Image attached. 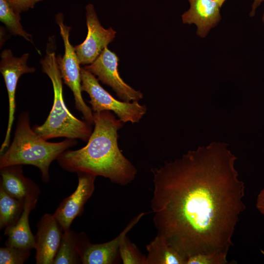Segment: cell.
Returning a JSON list of instances; mask_svg holds the SVG:
<instances>
[{"label":"cell","mask_w":264,"mask_h":264,"mask_svg":"<svg viewBox=\"0 0 264 264\" xmlns=\"http://www.w3.org/2000/svg\"><path fill=\"white\" fill-rule=\"evenodd\" d=\"M62 13L55 15V21L59 27L65 46L64 55L62 57L60 55L57 56L59 69L64 83L73 94L75 108L82 113L86 121L92 125H94L93 112L86 104L82 95L81 64L74 47L69 41V32L71 28L64 23Z\"/></svg>","instance_id":"6"},{"label":"cell","mask_w":264,"mask_h":264,"mask_svg":"<svg viewBox=\"0 0 264 264\" xmlns=\"http://www.w3.org/2000/svg\"><path fill=\"white\" fill-rule=\"evenodd\" d=\"M264 1V0H254L252 5L251 10L249 13L250 17H253L256 12V10L258 8L261 4Z\"/></svg>","instance_id":"25"},{"label":"cell","mask_w":264,"mask_h":264,"mask_svg":"<svg viewBox=\"0 0 264 264\" xmlns=\"http://www.w3.org/2000/svg\"><path fill=\"white\" fill-rule=\"evenodd\" d=\"M119 254L124 264H146V256L141 253L127 236L120 243Z\"/></svg>","instance_id":"20"},{"label":"cell","mask_w":264,"mask_h":264,"mask_svg":"<svg viewBox=\"0 0 264 264\" xmlns=\"http://www.w3.org/2000/svg\"><path fill=\"white\" fill-rule=\"evenodd\" d=\"M30 256V250L12 246L0 247V264H22Z\"/></svg>","instance_id":"21"},{"label":"cell","mask_w":264,"mask_h":264,"mask_svg":"<svg viewBox=\"0 0 264 264\" xmlns=\"http://www.w3.org/2000/svg\"><path fill=\"white\" fill-rule=\"evenodd\" d=\"M262 21L263 22V23H264V13L263 15V17H262Z\"/></svg>","instance_id":"27"},{"label":"cell","mask_w":264,"mask_h":264,"mask_svg":"<svg viewBox=\"0 0 264 264\" xmlns=\"http://www.w3.org/2000/svg\"><path fill=\"white\" fill-rule=\"evenodd\" d=\"M227 144L213 142L153 168L151 208L157 235L185 258L227 255L245 186Z\"/></svg>","instance_id":"1"},{"label":"cell","mask_w":264,"mask_h":264,"mask_svg":"<svg viewBox=\"0 0 264 264\" xmlns=\"http://www.w3.org/2000/svg\"><path fill=\"white\" fill-rule=\"evenodd\" d=\"M78 182L73 193L65 198L53 214L63 231L70 228L73 220L81 216L84 205L95 189L96 176L87 173H77Z\"/></svg>","instance_id":"11"},{"label":"cell","mask_w":264,"mask_h":264,"mask_svg":"<svg viewBox=\"0 0 264 264\" xmlns=\"http://www.w3.org/2000/svg\"><path fill=\"white\" fill-rule=\"evenodd\" d=\"M146 264H186V258L161 236L156 235L146 245Z\"/></svg>","instance_id":"16"},{"label":"cell","mask_w":264,"mask_h":264,"mask_svg":"<svg viewBox=\"0 0 264 264\" xmlns=\"http://www.w3.org/2000/svg\"><path fill=\"white\" fill-rule=\"evenodd\" d=\"M35 236L36 264H53L61 242L63 230L53 214H44L37 224Z\"/></svg>","instance_id":"12"},{"label":"cell","mask_w":264,"mask_h":264,"mask_svg":"<svg viewBox=\"0 0 264 264\" xmlns=\"http://www.w3.org/2000/svg\"><path fill=\"white\" fill-rule=\"evenodd\" d=\"M93 117L94 128L87 144L78 150H66L57 160L66 171L101 176L113 183L127 185L134 179L137 171L118 145V131L123 122L109 110L93 112Z\"/></svg>","instance_id":"2"},{"label":"cell","mask_w":264,"mask_h":264,"mask_svg":"<svg viewBox=\"0 0 264 264\" xmlns=\"http://www.w3.org/2000/svg\"><path fill=\"white\" fill-rule=\"evenodd\" d=\"M77 144V139H66L50 142L41 137L30 127L29 113L20 114L13 141L0 156V168L15 165H31L40 170L42 180L50 181L49 167L69 148Z\"/></svg>","instance_id":"3"},{"label":"cell","mask_w":264,"mask_h":264,"mask_svg":"<svg viewBox=\"0 0 264 264\" xmlns=\"http://www.w3.org/2000/svg\"><path fill=\"white\" fill-rule=\"evenodd\" d=\"M29 54L20 57L14 56L10 49L3 50L0 54V71L6 88L9 102V115L5 138L0 149V154L9 146L11 130L15 119L16 110L15 93L20 77L24 74L32 73L35 68L29 67L27 63Z\"/></svg>","instance_id":"7"},{"label":"cell","mask_w":264,"mask_h":264,"mask_svg":"<svg viewBox=\"0 0 264 264\" xmlns=\"http://www.w3.org/2000/svg\"><path fill=\"white\" fill-rule=\"evenodd\" d=\"M13 9L17 12L26 11L33 8L35 5L43 0H6Z\"/></svg>","instance_id":"23"},{"label":"cell","mask_w":264,"mask_h":264,"mask_svg":"<svg viewBox=\"0 0 264 264\" xmlns=\"http://www.w3.org/2000/svg\"><path fill=\"white\" fill-rule=\"evenodd\" d=\"M25 201L8 194L0 187V229L15 225L23 212Z\"/></svg>","instance_id":"17"},{"label":"cell","mask_w":264,"mask_h":264,"mask_svg":"<svg viewBox=\"0 0 264 264\" xmlns=\"http://www.w3.org/2000/svg\"><path fill=\"white\" fill-rule=\"evenodd\" d=\"M82 264L78 247V234L70 229L63 231L53 264Z\"/></svg>","instance_id":"18"},{"label":"cell","mask_w":264,"mask_h":264,"mask_svg":"<svg viewBox=\"0 0 264 264\" xmlns=\"http://www.w3.org/2000/svg\"><path fill=\"white\" fill-rule=\"evenodd\" d=\"M189 9L181 16L184 24H195L197 34L205 37L221 19L219 5L214 0H188Z\"/></svg>","instance_id":"13"},{"label":"cell","mask_w":264,"mask_h":264,"mask_svg":"<svg viewBox=\"0 0 264 264\" xmlns=\"http://www.w3.org/2000/svg\"><path fill=\"white\" fill-rule=\"evenodd\" d=\"M81 89L90 98L88 103L93 112L112 111L123 123H138L146 113L147 107L138 101L132 102L117 100L99 84L93 74L81 68Z\"/></svg>","instance_id":"5"},{"label":"cell","mask_w":264,"mask_h":264,"mask_svg":"<svg viewBox=\"0 0 264 264\" xmlns=\"http://www.w3.org/2000/svg\"><path fill=\"white\" fill-rule=\"evenodd\" d=\"M256 206L257 210L264 216V188L260 192L257 196Z\"/></svg>","instance_id":"24"},{"label":"cell","mask_w":264,"mask_h":264,"mask_svg":"<svg viewBox=\"0 0 264 264\" xmlns=\"http://www.w3.org/2000/svg\"><path fill=\"white\" fill-rule=\"evenodd\" d=\"M148 212L135 216L115 238L102 243H91L84 232L78 234V247L83 264H113L119 257V247L122 239Z\"/></svg>","instance_id":"9"},{"label":"cell","mask_w":264,"mask_h":264,"mask_svg":"<svg viewBox=\"0 0 264 264\" xmlns=\"http://www.w3.org/2000/svg\"><path fill=\"white\" fill-rule=\"evenodd\" d=\"M228 262L227 255L224 254H198L189 256L187 259L186 264H225Z\"/></svg>","instance_id":"22"},{"label":"cell","mask_w":264,"mask_h":264,"mask_svg":"<svg viewBox=\"0 0 264 264\" xmlns=\"http://www.w3.org/2000/svg\"><path fill=\"white\" fill-rule=\"evenodd\" d=\"M54 37H50L44 57L41 60L43 71L50 78L53 86L54 99L51 110L45 122L35 125L34 131L45 140L65 137L88 142L91 125L75 117L66 107L63 95V79L55 54Z\"/></svg>","instance_id":"4"},{"label":"cell","mask_w":264,"mask_h":264,"mask_svg":"<svg viewBox=\"0 0 264 264\" xmlns=\"http://www.w3.org/2000/svg\"><path fill=\"white\" fill-rule=\"evenodd\" d=\"M119 58L117 55L106 47L91 64L84 68L97 77L103 84L110 87L122 101H138L143 97L142 93L126 84L118 70Z\"/></svg>","instance_id":"8"},{"label":"cell","mask_w":264,"mask_h":264,"mask_svg":"<svg viewBox=\"0 0 264 264\" xmlns=\"http://www.w3.org/2000/svg\"><path fill=\"white\" fill-rule=\"evenodd\" d=\"M86 11L87 35L82 43L74 47L80 64L86 66L93 62L113 41L116 31L101 25L92 4L86 5Z\"/></svg>","instance_id":"10"},{"label":"cell","mask_w":264,"mask_h":264,"mask_svg":"<svg viewBox=\"0 0 264 264\" xmlns=\"http://www.w3.org/2000/svg\"><path fill=\"white\" fill-rule=\"evenodd\" d=\"M221 7L226 0H214Z\"/></svg>","instance_id":"26"},{"label":"cell","mask_w":264,"mask_h":264,"mask_svg":"<svg viewBox=\"0 0 264 264\" xmlns=\"http://www.w3.org/2000/svg\"><path fill=\"white\" fill-rule=\"evenodd\" d=\"M38 199H27L25 201L23 212L17 222L5 228L4 235L8 237L5 246L30 250L34 248L35 236L30 229L29 216L37 204Z\"/></svg>","instance_id":"15"},{"label":"cell","mask_w":264,"mask_h":264,"mask_svg":"<svg viewBox=\"0 0 264 264\" xmlns=\"http://www.w3.org/2000/svg\"><path fill=\"white\" fill-rule=\"evenodd\" d=\"M19 13L16 11L6 0H0V21L14 35L23 37L27 41L33 44L32 37L26 32L21 22Z\"/></svg>","instance_id":"19"},{"label":"cell","mask_w":264,"mask_h":264,"mask_svg":"<svg viewBox=\"0 0 264 264\" xmlns=\"http://www.w3.org/2000/svg\"><path fill=\"white\" fill-rule=\"evenodd\" d=\"M22 165L0 168V187L9 195L23 201L27 199H38L41 190L37 184L25 177Z\"/></svg>","instance_id":"14"}]
</instances>
